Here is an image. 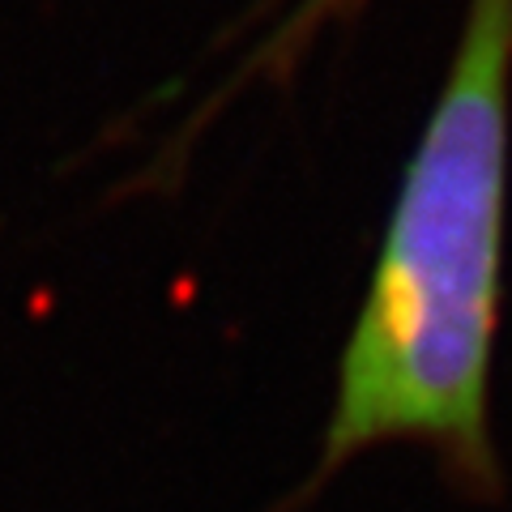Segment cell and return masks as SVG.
<instances>
[{"label": "cell", "instance_id": "6da1fadb", "mask_svg": "<svg viewBox=\"0 0 512 512\" xmlns=\"http://www.w3.org/2000/svg\"><path fill=\"white\" fill-rule=\"evenodd\" d=\"M512 146V0H470L338 359L312 474L278 512H303L350 461L423 444L448 487L500 500L491 355L500 325Z\"/></svg>", "mask_w": 512, "mask_h": 512}, {"label": "cell", "instance_id": "7a4b0ae2", "mask_svg": "<svg viewBox=\"0 0 512 512\" xmlns=\"http://www.w3.org/2000/svg\"><path fill=\"white\" fill-rule=\"evenodd\" d=\"M363 5V0H299V5L291 9V18H286L274 35H269L256 52L248 56V64H244V77H252V73H286L291 64L299 60V52L308 47L312 39H316V30L320 26H329V22H342V18H350Z\"/></svg>", "mask_w": 512, "mask_h": 512}]
</instances>
